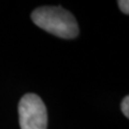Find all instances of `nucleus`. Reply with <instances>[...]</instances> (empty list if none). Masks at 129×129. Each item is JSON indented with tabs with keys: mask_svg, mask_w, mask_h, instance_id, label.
<instances>
[{
	"mask_svg": "<svg viewBox=\"0 0 129 129\" xmlns=\"http://www.w3.org/2000/svg\"><path fill=\"white\" fill-rule=\"evenodd\" d=\"M31 19L38 27L56 37L74 39L79 25L72 13L61 7H41L31 13Z\"/></svg>",
	"mask_w": 129,
	"mask_h": 129,
	"instance_id": "f257e3e1",
	"label": "nucleus"
},
{
	"mask_svg": "<svg viewBox=\"0 0 129 129\" xmlns=\"http://www.w3.org/2000/svg\"><path fill=\"white\" fill-rule=\"evenodd\" d=\"M18 117L21 129H46L47 111L38 95L26 94L18 103Z\"/></svg>",
	"mask_w": 129,
	"mask_h": 129,
	"instance_id": "f03ea898",
	"label": "nucleus"
},
{
	"mask_svg": "<svg viewBox=\"0 0 129 129\" xmlns=\"http://www.w3.org/2000/svg\"><path fill=\"white\" fill-rule=\"evenodd\" d=\"M120 108H122V112L123 114L128 118L129 117V97L126 96L123 99L122 104H120Z\"/></svg>",
	"mask_w": 129,
	"mask_h": 129,
	"instance_id": "7ed1b4c3",
	"label": "nucleus"
},
{
	"mask_svg": "<svg viewBox=\"0 0 129 129\" xmlns=\"http://www.w3.org/2000/svg\"><path fill=\"white\" fill-rule=\"evenodd\" d=\"M117 3L123 13L128 15L129 14V1L128 0H119V1H117Z\"/></svg>",
	"mask_w": 129,
	"mask_h": 129,
	"instance_id": "20e7f679",
	"label": "nucleus"
}]
</instances>
